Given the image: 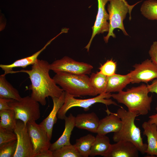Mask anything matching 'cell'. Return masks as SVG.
I'll return each mask as SVG.
<instances>
[{
	"mask_svg": "<svg viewBox=\"0 0 157 157\" xmlns=\"http://www.w3.org/2000/svg\"><path fill=\"white\" fill-rule=\"evenodd\" d=\"M65 94V92L64 91L59 97L52 98L53 102L52 109L49 115L40 124L46 130L50 140L53 125L57 122L58 113L64 103Z\"/></svg>",
	"mask_w": 157,
	"mask_h": 157,
	"instance_id": "9a60e30c",
	"label": "cell"
},
{
	"mask_svg": "<svg viewBox=\"0 0 157 157\" xmlns=\"http://www.w3.org/2000/svg\"><path fill=\"white\" fill-rule=\"evenodd\" d=\"M49 67L56 73L62 72L78 75L89 74L93 68L90 64L76 61L67 56L55 60L50 64Z\"/></svg>",
	"mask_w": 157,
	"mask_h": 157,
	"instance_id": "ba28073f",
	"label": "cell"
},
{
	"mask_svg": "<svg viewBox=\"0 0 157 157\" xmlns=\"http://www.w3.org/2000/svg\"><path fill=\"white\" fill-rule=\"evenodd\" d=\"M34 157H53V152L49 149L36 154Z\"/></svg>",
	"mask_w": 157,
	"mask_h": 157,
	"instance_id": "836d02e7",
	"label": "cell"
},
{
	"mask_svg": "<svg viewBox=\"0 0 157 157\" xmlns=\"http://www.w3.org/2000/svg\"><path fill=\"white\" fill-rule=\"evenodd\" d=\"M111 146L108 137L106 135L97 134L92 147L90 156L94 157L99 155L106 157Z\"/></svg>",
	"mask_w": 157,
	"mask_h": 157,
	"instance_id": "44dd1931",
	"label": "cell"
},
{
	"mask_svg": "<svg viewBox=\"0 0 157 157\" xmlns=\"http://www.w3.org/2000/svg\"><path fill=\"white\" fill-rule=\"evenodd\" d=\"M13 131L17 136V143L13 157H33V145L26 125L17 119Z\"/></svg>",
	"mask_w": 157,
	"mask_h": 157,
	"instance_id": "9c48e42d",
	"label": "cell"
},
{
	"mask_svg": "<svg viewBox=\"0 0 157 157\" xmlns=\"http://www.w3.org/2000/svg\"><path fill=\"white\" fill-rule=\"evenodd\" d=\"M108 115L100 120L97 133L106 135L111 132L115 133L121 129L122 121L116 113L110 112L107 109Z\"/></svg>",
	"mask_w": 157,
	"mask_h": 157,
	"instance_id": "5bb4252c",
	"label": "cell"
},
{
	"mask_svg": "<svg viewBox=\"0 0 157 157\" xmlns=\"http://www.w3.org/2000/svg\"><path fill=\"white\" fill-rule=\"evenodd\" d=\"M49 65L45 60L37 59L30 70L12 71L9 73L21 72L27 74L31 82L28 89L31 90V97L42 106L46 105L47 97H59L64 91L50 77Z\"/></svg>",
	"mask_w": 157,
	"mask_h": 157,
	"instance_id": "6da1fadb",
	"label": "cell"
},
{
	"mask_svg": "<svg viewBox=\"0 0 157 157\" xmlns=\"http://www.w3.org/2000/svg\"><path fill=\"white\" fill-rule=\"evenodd\" d=\"M116 114L120 118L122 125L119 131L114 133L113 141L116 142L121 141L130 142L142 154L145 153L147 144L143 143L140 130L135 123V118L139 115L138 113L127 111L121 107L117 110Z\"/></svg>",
	"mask_w": 157,
	"mask_h": 157,
	"instance_id": "3957f363",
	"label": "cell"
},
{
	"mask_svg": "<svg viewBox=\"0 0 157 157\" xmlns=\"http://www.w3.org/2000/svg\"><path fill=\"white\" fill-rule=\"evenodd\" d=\"M9 105L14 110L16 119L22 121L25 125L28 122L36 121L40 117L39 103L31 96L22 97L20 100L12 99Z\"/></svg>",
	"mask_w": 157,
	"mask_h": 157,
	"instance_id": "52a82bcc",
	"label": "cell"
},
{
	"mask_svg": "<svg viewBox=\"0 0 157 157\" xmlns=\"http://www.w3.org/2000/svg\"><path fill=\"white\" fill-rule=\"evenodd\" d=\"M110 0H97L98 10L94 25L92 27V32L88 44L85 47L89 51L92 41L97 34L108 32L109 29V15L105 9V5Z\"/></svg>",
	"mask_w": 157,
	"mask_h": 157,
	"instance_id": "7c38bea8",
	"label": "cell"
},
{
	"mask_svg": "<svg viewBox=\"0 0 157 157\" xmlns=\"http://www.w3.org/2000/svg\"><path fill=\"white\" fill-rule=\"evenodd\" d=\"M99 120L94 112L78 114L75 117V127L97 133Z\"/></svg>",
	"mask_w": 157,
	"mask_h": 157,
	"instance_id": "2e32d148",
	"label": "cell"
},
{
	"mask_svg": "<svg viewBox=\"0 0 157 157\" xmlns=\"http://www.w3.org/2000/svg\"><path fill=\"white\" fill-rule=\"evenodd\" d=\"M26 126L33 145V157L49 149L51 143L44 128L33 120L28 122Z\"/></svg>",
	"mask_w": 157,
	"mask_h": 157,
	"instance_id": "30bf717a",
	"label": "cell"
},
{
	"mask_svg": "<svg viewBox=\"0 0 157 157\" xmlns=\"http://www.w3.org/2000/svg\"><path fill=\"white\" fill-rule=\"evenodd\" d=\"M60 34V33L53 38L49 41L41 49L32 55L17 60L12 63L8 65H0V67L4 72V74L6 75L13 71V69L15 67H21L25 68L27 66L33 64L38 59L37 58L39 54L56 37Z\"/></svg>",
	"mask_w": 157,
	"mask_h": 157,
	"instance_id": "d6986e66",
	"label": "cell"
},
{
	"mask_svg": "<svg viewBox=\"0 0 157 157\" xmlns=\"http://www.w3.org/2000/svg\"><path fill=\"white\" fill-rule=\"evenodd\" d=\"M53 157H81L74 145L64 146L53 151Z\"/></svg>",
	"mask_w": 157,
	"mask_h": 157,
	"instance_id": "4316f807",
	"label": "cell"
},
{
	"mask_svg": "<svg viewBox=\"0 0 157 157\" xmlns=\"http://www.w3.org/2000/svg\"><path fill=\"white\" fill-rule=\"evenodd\" d=\"M90 79V83L97 95L106 92L108 76L97 72L92 73Z\"/></svg>",
	"mask_w": 157,
	"mask_h": 157,
	"instance_id": "cb8c5ba5",
	"label": "cell"
},
{
	"mask_svg": "<svg viewBox=\"0 0 157 157\" xmlns=\"http://www.w3.org/2000/svg\"><path fill=\"white\" fill-rule=\"evenodd\" d=\"M142 127L144 130L143 134L147 138V147L145 153L157 157V126L144 122Z\"/></svg>",
	"mask_w": 157,
	"mask_h": 157,
	"instance_id": "ac0fdd59",
	"label": "cell"
},
{
	"mask_svg": "<svg viewBox=\"0 0 157 157\" xmlns=\"http://www.w3.org/2000/svg\"><path fill=\"white\" fill-rule=\"evenodd\" d=\"M129 73L124 75L115 74L108 77L106 92H119L131 83Z\"/></svg>",
	"mask_w": 157,
	"mask_h": 157,
	"instance_id": "ffe728a7",
	"label": "cell"
},
{
	"mask_svg": "<svg viewBox=\"0 0 157 157\" xmlns=\"http://www.w3.org/2000/svg\"><path fill=\"white\" fill-rule=\"evenodd\" d=\"M12 99L0 98V110L12 109L9 105V103Z\"/></svg>",
	"mask_w": 157,
	"mask_h": 157,
	"instance_id": "1f68e13d",
	"label": "cell"
},
{
	"mask_svg": "<svg viewBox=\"0 0 157 157\" xmlns=\"http://www.w3.org/2000/svg\"><path fill=\"white\" fill-rule=\"evenodd\" d=\"M17 135L13 131L0 128V147L17 140Z\"/></svg>",
	"mask_w": 157,
	"mask_h": 157,
	"instance_id": "83f0119b",
	"label": "cell"
},
{
	"mask_svg": "<svg viewBox=\"0 0 157 157\" xmlns=\"http://www.w3.org/2000/svg\"><path fill=\"white\" fill-rule=\"evenodd\" d=\"M149 92L147 85L143 84L125 91L112 94L111 96L119 103L125 105L129 111L137 112L139 115H145L151 109L152 97L149 96Z\"/></svg>",
	"mask_w": 157,
	"mask_h": 157,
	"instance_id": "7a4b0ae2",
	"label": "cell"
},
{
	"mask_svg": "<svg viewBox=\"0 0 157 157\" xmlns=\"http://www.w3.org/2000/svg\"><path fill=\"white\" fill-rule=\"evenodd\" d=\"M0 98L17 100L22 98L18 90L7 81L4 74L0 76Z\"/></svg>",
	"mask_w": 157,
	"mask_h": 157,
	"instance_id": "7402d4cb",
	"label": "cell"
},
{
	"mask_svg": "<svg viewBox=\"0 0 157 157\" xmlns=\"http://www.w3.org/2000/svg\"><path fill=\"white\" fill-rule=\"evenodd\" d=\"M53 78L64 91L74 97L97 95L87 75H75L62 72L56 73Z\"/></svg>",
	"mask_w": 157,
	"mask_h": 157,
	"instance_id": "277c9868",
	"label": "cell"
},
{
	"mask_svg": "<svg viewBox=\"0 0 157 157\" xmlns=\"http://www.w3.org/2000/svg\"><path fill=\"white\" fill-rule=\"evenodd\" d=\"M151 60L157 65V41H154L149 51Z\"/></svg>",
	"mask_w": 157,
	"mask_h": 157,
	"instance_id": "4dcf8cb0",
	"label": "cell"
},
{
	"mask_svg": "<svg viewBox=\"0 0 157 157\" xmlns=\"http://www.w3.org/2000/svg\"><path fill=\"white\" fill-rule=\"evenodd\" d=\"M65 121V129L61 136L55 142L51 144L49 149L52 151L58 149L62 147L71 144L70 139L72 133L75 127V117L70 113L66 116Z\"/></svg>",
	"mask_w": 157,
	"mask_h": 157,
	"instance_id": "e0dca14e",
	"label": "cell"
},
{
	"mask_svg": "<svg viewBox=\"0 0 157 157\" xmlns=\"http://www.w3.org/2000/svg\"><path fill=\"white\" fill-rule=\"evenodd\" d=\"M142 14L150 20H157V1L147 0L142 4L140 9Z\"/></svg>",
	"mask_w": 157,
	"mask_h": 157,
	"instance_id": "484cf974",
	"label": "cell"
},
{
	"mask_svg": "<svg viewBox=\"0 0 157 157\" xmlns=\"http://www.w3.org/2000/svg\"><path fill=\"white\" fill-rule=\"evenodd\" d=\"M107 6L109 15V29L107 35L104 37L105 42L107 43L109 38H115L114 33L115 29L118 28L121 30L125 35H128L124 27L123 21L127 14H129V19L131 18V13L133 8L137 4L130 6L125 0H110Z\"/></svg>",
	"mask_w": 157,
	"mask_h": 157,
	"instance_id": "5b68a950",
	"label": "cell"
},
{
	"mask_svg": "<svg viewBox=\"0 0 157 157\" xmlns=\"http://www.w3.org/2000/svg\"><path fill=\"white\" fill-rule=\"evenodd\" d=\"M111 95L110 93L105 92L93 98L78 99L65 92L64 103L58 111L57 117L60 119H64L67 111L74 107L82 108L84 111H87L91 106L96 103H102L106 106L112 104L118 106L115 102L110 99L111 97Z\"/></svg>",
	"mask_w": 157,
	"mask_h": 157,
	"instance_id": "8992f818",
	"label": "cell"
},
{
	"mask_svg": "<svg viewBox=\"0 0 157 157\" xmlns=\"http://www.w3.org/2000/svg\"><path fill=\"white\" fill-rule=\"evenodd\" d=\"M147 87L149 92L157 94V78L154 80L151 84L148 85Z\"/></svg>",
	"mask_w": 157,
	"mask_h": 157,
	"instance_id": "d6a6232c",
	"label": "cell"
},
{
	"mask_svg": "<svg viewBox=\"0 0 157 157\" xmlns=\"http://www.w3.org/2000/svg\"><path fill=\"white\" fill-rule=\"evenodd\" d=\"M134 69L129 73L132 83L141 82L147 83L157 78V65L151 59H147L140 64L133 66Z\"/></svg>",
	"mask_w": 157,
	"mask_h": 157,
	"instance_id": "8fae6325",
	"label": "cell"
},
{
	"mask_svg": "<svg viewBox=\"0 0 157 157\" xmlns=\"http://www.w3.org/2000/svg\"><path fill=\"white\" fill-rule=\"evenodd\" d=\"M17 140L0 147V157H13L16 150Z\"/></svg>",
	"mask_w": 157,
	"mask_h": 157,
	"instance_id": "f1b7e54d",
	"label": "cell"
},
{
	"mask_svg": "<svg viewBox=\"0 0 157 157\" xmlns=\"http://www.w3.org/2000/svg\"><path fill=\"white\" fill-rule=\"evenodd\" d=\"M139 151L132 142L121 141L111 144L110 150L106 157H138Z\"/></svg>",
	"mask_w": 157,
	"mask_h": 157,
	"instance_id": "4fadbf2b",
	"label": "cell"
},
{
	"mask_svg": "<svg viewBox=\"0 0 157 157\" xmlns=\"http://www.w3.org/2000/svg\"><path fill=\"white\" fill-rule=\"evenodd\" d=\"M116 65V62L112 59L108 60L99 68V72L108 77L112 76L115 74Z\"/></svg>",
	"mask_w": 157,
	"mask_h": 157,
	"instance_id": "f546056e",
	"label": "cell"
},
{
	"mask_svg": "<svg viewBox=\"0 0 157 157\" xmlns=\"http://www.w3.org/2000/svg\"><path fill=\"white\" fill-rule=\"evenodd\" d=\"M95 138V137L92 135L88 134L76 139L74 145L81 157L90 156Z\"/></svg>",
	"mask_w": 157,
	"mask_h": 157,
	"instance_id": "603a6c76",
	"label": "cell"
},
{
	"mask_svg": "<svg viewBox=\"0 0 157 157\" xmlns=\"http://www.w3.org/2000/svg\"><path fill=\"white\" fill-rule=\"evenodd\" d=\"M0 128L13 131L17 120L14 110L12 109L0 110Z\"/></svg>",
	"mask_w": 157,
	"mask_h": 157,
	"instance_id": "d4e9b609",
	"label": "cell"
},
{
	"mask_svg": "<svg viewBox=\"0 0 157 157\" xmlns=\"http://www.w3.org/2000/svg\"><path fill=\"white\" fill-rule=\"evenodd\" d=\"M155 109L157 111V113L152 115L149 117V119L148 122L152 124H155L157 126V106Z\"/></svg>",
	"mask_w": 157,
	"mask_h": 157,
	"instance_id": "e575fe53",
	"label": "cell"
}]
</instances>
